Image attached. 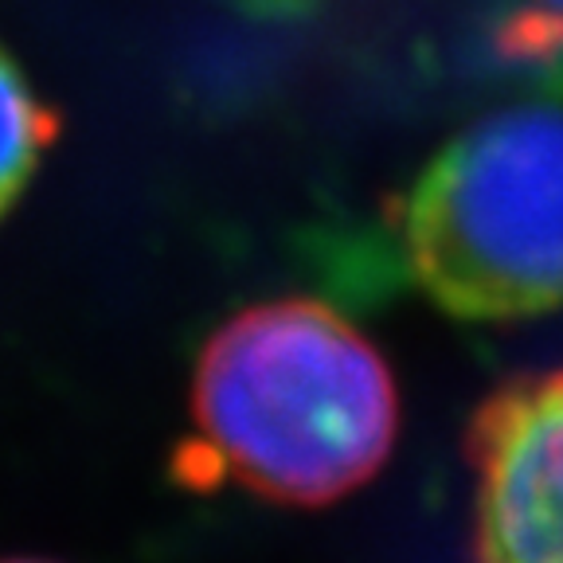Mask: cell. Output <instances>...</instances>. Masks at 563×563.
<instances>
[{
    "label": "cell",
    "instance_id": "cell-5",
    "mask_svg": "<svg viewBox=\"0 0 563 563\" xmlns=\"http://www.w3.org/2000/svg\"><path fill=\"white\" fill-rule=\"evenodd\" d=\"M501 55L528 67H563V0H525L501 20Z\"/></svg>",
    "mask_w": 563,
    "mask_h": 563
},
{
    "label": "cell",
    "instance_id": "cell-4",
    "mask_svg": "<svg viewBox=\"0 0 563 563\" xmlns=\"http://www.w3.org/2000/svg\"><path fill=\"white\" fill-rule=\"evenodd\" d=\"M59 137V114L35 95L12 52L0 44V220L16 208Z\"/></svg>",
    "mask_w": 563,
    "mask_h": 563
},
{
    "label": "cell",
    "instance_id": "cell-3",
    "mask_svg": "<svg viewBox=\"0 0 563 563\" xmlns=\"http://www.w3.org/2000/svg\"><path fill=\"white\" fill-rule=\"evenodd\" d=\"M466 457L474 563H563V368L485 396Z\"/></svg>",
    "mask_w": 563,
    "mask_h": 563
},
{
    "label": "cell",
    "instance_id": "cell-6",
    "mask_svg": "<svg viewBox=\"0 0 563 563\" xmlns=\"http://www.w3.org/2000/svg\"><path fill=\"white\" fill-rule=\"evenodd\" d=\"M0 563H55V560H32V555H9V560H0Z\"/></svg>",
    "mask_w": 563,
    "mask_h": 563
},
{
    "label": "cell",
    "instance_id": "cell-2",
    "mask_svg": "<svg viewBox=\"0 0 563 563\" xmlns=\"http://www.w3.org/2000/svg\"><path fill=\"white\" fill-rule=\"evenodd\" d=\"M387 231L442 313H563V106H501L454 133L391 200Z\"/></svg>",
    "mask_w": 563,
    "mask_h": 563
},
{
    "label": "cell",
    "instance_id": "cell-1",
    "mask_svg": "<svg viewBox=\"0 0 563 563\" xmlns=\"http://www.w3.org/2000/svg\"><path fill=\"white\" fill-rule=\"evenodd\" d=\"M188 485L231 477L263 501L325 509L372 482L399 439L379 349L317 298L231 313L192 368Z\"/></svg>",
    "mask_w": 563,
    "mask_h": 563
}]
</instances>
